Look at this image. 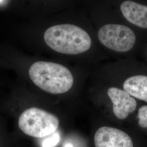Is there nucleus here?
Segmentation results:
<instances>
[{
    "mask_svg": "<svg viewBox=\"0 0 147 147\" xmlns=\"http://www.w3.org/2000/svg\"><path fill=\"white\" fill-rule=\"evenodd\" d=\"M57 116L41 108L30 106L22 111L16 120V136L21 140H34L38 146L59 131Z\"/></svg>",
    "mask_w": 147,
    "mask_h": 147,
    "instance_id": "f257e3e1",
    "label": "nucleus"
},
{
    "mask_svg": "<svg viewBox=\"0 0 147 147\" xmlns=\"http://www.w3.org/2000/svg\"><path fill=\"white\" fill-rule=\"evenodd\" d=\"M44 40L53 50L67 55H78L88 50L92 40L88 33L72 24H60L47 28Z\"/></svg>",
    "mask_w": 147,
    "mask_h": 147,
    "instance_id": "f03ea898",
    "label": "nucleus"
},
{
    "mask_svg": "<svg viewBox=\"0 0 147 147\" xmlns=\"http://www.w3.org/2000/svg\"><path fill=\"white\" fill-rule=\"evenodd\" d=\"M29 75L39 88L54 94L66 93L73 84L72 74L67 68L58 63L36 62L29 69Z\"/></svg>",
    "mask_w": 147,
    "mask_h": 147,
    "instance_id": "7ed1b4c3",
    "label": "nucleus"
},
{
    "mask_svg": "<svg viewBox=\"0 0 147 147\" xmlns=\"http://www.w3.org/2000/svg\"><path fill=\"white\" fill-rule=\"evenodd\" d=\"M98 37L106 47L117 52L129 51L136 42V36L131 29L119 24H107L101 27Z\"/></svg>",
    "mask_w": 147,
    "mask_h": 147,
    "instance_id": "20e7f679",
    "label": "nucleus"
},
{
    "mask_svg": "<svg viewBox=\"0 0 147 147\" xmlns=\"http://www.w3.org/2000/svg\"><path fill=\"white\" fill-rule=\"evenodd\" d=\"M95 147H133L131 138L119 129L104 126L95 134Z\"/></svg>",
    "mask_w": 147,
    "mask_h": 147,
    "instance_id": "39448f33",
    "label": "nucleus"
},
{
    "mask_svg": "<svg viewBox=\"0 0 147 147\" xmlns=\"http://www.w3.org/2000/svg\"><path fill=\"white\" fill-rule=\"evenodd\" d=\"M107 94L113 103V113L118 119H125L130 113L135 110L136 101L126 91L111 87L108 89Z\"/></svg>",
    "mask_w": 147,
    "mask_h": 147,
    "instance_id": "423d86ee",
    "label": "nucleus"
},
{
    "mask_svg": "<svg viewBox=\"0 0 147 147\" xmlns=\"http://www.w3.org/2000/svg\"><path fill=\"white\" fill-rule=\"evenodd\" d=\"M121 10L127 21L137 26L147 28V6L126 1L121 3Z\"/></svg>",
    "mask_w": 147,
    "mask_h": 147,
    "instance_id": "0eeeda50",
    "label": "nucleus"
},
{
    "mask_svg": "<svg viewBox=\"0 0 147 147\" xmlns=\"http://www.w3.org/2000/svg\"><path fill=\"white\" fill-rule=\"evenodd\" d=\"M123 88L130 95L147 102V76L136 75L128 78Z\"/></svg>",
    "mask_w": 147,
    "mask_h": 147,
    "instance_id": "6e6552de",
    "label": "nucleus"
},
{
    "mask_svg": "<svg viewBox=\"0 0 147 147\" xmlns=\"http://www.w3.org/2000/svg\"><path fill=\"white\" fill-rule=\"evenodd\" d=\"M24 142L0 125V147H26Z\"/></svg>",
    "mask_w": 147,
    "mask_h": 147,
    "instance_id": "1a4fd4ad",
    "label": "nucleus"
},
{
    "mask_svg": "<svg viewBox=\"0 0 147 147\" xmlns=\"http://www.w3.org/2000/svg\"><path fill=\"white\" fill-rule=\"evenodd\" d=\"M138 124L143 128L147 127V105L143 106L138 110Z\"/></svg>",
    "mask_w": 147,
    "mask_h": 147,
    "instance_id": "9d476101",
    "label": "nucleus"
},
{
    "mask_svg": "<svg viewBox=\"0 0 147 147\" xmlns=\"http://www.w3.org/2000/svg\"><path fill=\"white\" fill-rule=\"evenodd\" d=\"M5 1H0V4L1 3H3V2H5Z\"/></svg>",
    "mask_w": 147,
    "mask_h": 147,
    "instance_id": "9b49d317",
    "label": "nucleus"
}]
</instances>
